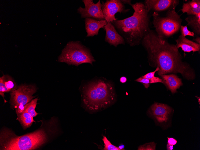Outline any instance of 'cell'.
<instances>
[{
  "mask_svg": "<svg viewBox=\"0 0 200 150\" xmlns=\"http://www.w3.org/2000/svg\"><path fill=\"white\" fill-rule=\"evenodd\" d=\"M82 1L85 7H80L78 9V12L81 14V18H93L99 20L104 19L100 0L96 3H93L92 0Z\"/></svg>",
  "mask_w": 200,
  "mask_h": 150,
  "instance_id": "9c48e42d",
  "label": "cell"
},
{
  "mask_svg": "<svg viewBox=\"0 0 200 150\" xmlns=\"http://www.w3.org/2000/svg\"><path fill=\"white\" fill-rule=\"evenodd\" d=\"M102 140L104 143V150H120L118 147L112 144L105 136H103Z\"/></svg>",
  "mask_w": 200,
  "mask_h": 150,
  "instance_id": "44dd1931",
  "label": "cell"
},
{
  "mask_svg": "<svg viewBox=\"0 0 200 150\" xmlns=\"http://www.w3.org/2000/svg\"><path fill=\"white\" fill-rule=\"evenodd\" d=\"M38 100L37 98L32 100L30 102L27 104L24 107V109L22 113H27L31 115L33 117L36 116L38 114L35 109L36 107L37 101Z\"/></svg>",
  "mask_w": 200,
  "mask_h": 150,
  "instance_id": "d6986e66",
  "label": "cell"
},
{
  "mask_svg": "<svg viewBox=\"0 0 200 150\" xmlns=\"http://www.w3.org/2000/svg\"><path fill=\"white\" fill-rule=\"evenodd\" d=\"M168 143L174 145H175L177 143V141L175 139L173 138L167 137Z\"/></svg>",
  "mask_w": 200,
  "mask_h": 150,
  "instance_id": "83f0119b",
  "label": "cell"
},
{
  "mask_svg": "<svg viewBox=\"0 0 200 150\" xmlns=\"http://www.w3.org/2000/svg\"><path fill=\"white\" fill-rule=\"evenodd\" d=\"M131 6L134 10L132 16L112 23L125 42L133 46L140 43L150 29V16L143 3L136 2Z\"/></svg>",
  "mask_w": 200,
  "mask_h": 150,
  "instance_id": "7a4b0ae2",
  "label": "cell"
},
{
  "mask_svg": "<svg viewBox=\"0 0 200 150\" xmlns=\"http://www.w3.org/2000/svg\"><path fill=\"white\" fill-rule=\"evenodd\" d=\"M48 136L43 129L21 136L4 130L0 134L1 150H31L36 149L47 141Z\"/></svg>",
  "mask_w": 200,
  "mask_h": 150,
  "instance_id": "277c9868",
  "label": "cell"
},
{
  "mask_svg": "<svg viewBox=\"0 0 200 150\" xmlns=\"http://www.w3.org/2000/svg\"><path fill=\"white\" fill-rule=\"evenodd\" d=\"M179 2L178 0H146L144 4L149 12L152 10L158 13L175 9Z\"/></svg>",
  "mask_w": 200,
  "mask_h": 150,
  "instance_id": "30bf717a",
  "label": "cell"
},
{
  "mask_svg": "<svg viewBox=\"0 0 200 150\" xmlns=\"http://www.w3.org/2000/svg\"><path fill=\"white\" fill-rule=\"evenodd\" d=\"M1 77L6 87L9 91L15 88L14 81L8 75H3Z\"/></svg>",
  "mask_w": 200,
  "mask_h": 150,
  "instance_id": "ffe728a7",
  "label": "cell"
},
{
  "mask_svg": "<svg viewBox=\"0 0 200 150\" xmlns=\"http://www.w3.org/2000/svg\"><path fill=\"white\" fill-rule=\"evenodd\" d=\"M135 81L139 82L143 84L145 88H148L150 84V81L149 79L143 78V77H140L135 80Z\"/></svg>",
  "mask_w": 200,
  "mask_h": 150,
  "instance_id": "cb8c5ba5",
  "label": "cell"
},
{
  "mask_svg": "<svg viewBox=\"0 0 200 150\" xmlns=\"http://www.w3.org/2000/svg\"><path fill=\"white\" fill-rule=\"evenodd\" d=\"M159 70L158 67H157L155 70L153 72L148 73L145 75L142 76L143 78L150 79L154 76V74L156 72L158 71Z\"/></svg>",
  "mask_w": 200,
  "mask_h": 150,
  "instance_id": "d4e9b609",
  "label": "cell"
},
{
  "mask_svg": "<svg viewBox=\"0 0 200 150\" xmlns=\"http://www.w3.org/2000/svg\"><path fill=\"white\" fill-rule=\"evenodd\" d=\"M188 25L198 36L200 34V13L197 15H189L185 18Z\"/></svg>",
  "mask_w": 200,
  "mask_h": 150,
  "instance_id": "e0dca14e",
  "label": "cell"
},
{
  "mask_svg": "<svg viewBox=\"0 0 200 150\" xmlns=\"http://www.w3.org/2000/svg\"><path fill=\"white\" fill-rule=\"evenodd\" d=\"M167 149L168 150H172L173 149V145L168 143L166 146Z\"/></svg>",
  "mask_w": 200,
  "mask_h": 150,
  "instance_id": "4dcf8cb0",
  "label": "cell"
},
{
  "mask_svg": "<svg viewBox=\"0 0 200 150\" xmlns=\"http://www.w3.org/2000/svg\"><path fill=\"white\" fill-rule=\"evenodd\" d=\"M176 44L175 45L178 49L181 48L184 52H200V44L190 40L185 37L180 35L178 38L175 40Z\"/></svg>",
  "mask_w": 200,
  "mask_h": 150,
  "instance_id": "5bb4252c",
  "label": "cell"
},
{
  "mask_svg": "<svg viewBox=\"0 0 200 150\" xmlns=\"http://www.w3.org/2000/svg\"><path fill=\"white\" fill-rule=\"evenodd\" d=\"M125 146L123 145H121L119 146L118 148L120 149V150H125L124 149Z\"/></svg>",
  "mask_w": 200,
  "mask_h": 150,
  "instance_id": "d6a6232c",
  "label": "cell"
},
{
  "mask_svg": "<svg viewBox=\"0 0 200 150\" xmlns=\"http://www.w3.org/2000/svg\"><path fill=\"white\" fill-rule=\"evenodd\" d=\"M85 23L87 37H89L98 35L99 29L104 27L107 22L104 19L98 20L87 18L85 19Z\"/></svg>",
  "mask_w": 200,
  "mask_h": 150,
  "instance_id": "4fadbf2b",
  "label": "cell"
},
{
  "mask_svg": "<svg viewBox=\"0 0 200 150\" xmlns=\"http://www.w3.org/2000/svg\"><path fill=\"white\" fill-rule=\"evenodd\" d=\"M18 119L25 128L31 126L33 122H35L33 117L27 113H23L18 115Z\"/></svg>",
  "mask_w": 200,
  "mask_h": 150,
  "instance_id": "ac0fdd59",
  "label": "cell"
},
{
  "mask_svg": "<svg viewBox=\"0 0 200 150\" xmlns=\"http://www.w3.org/2000/svg\"><path fill=\"white\" fill-rule=\"evenodd\" d=\"M104 27L106 31L105 40L106 42L116 47L119 44H125L124 39L118 32L111 22H107Z\"/></svg>",
  "mask_w": 200,
  "mask_h": 150,
  "instance_id": "8fae6325",
  "label": "cell"
},
{
  "mask_svg": "<svg viewBox=\"0 0 200 150\" xmlns=\"http://www.w3.org/2000/svg\"><path fill=\"white\" fill-rule=\"evenodd\" d=\"M160 76L163 83L173 93L176 92V90L183 85L181 79L174 74L163 75Z\"/></svg>",
  "mask_w": 200,
  "mask_h": 150,
  "instance_id": "9a60e30c",
  "label": "cell"
},
{
  "mask_svg": "<svg viewBox=\"0 0 200 150\" xmlns=\"http://www.w3.org/2000/svg\"><path fill=\"white\" fill-rule=\"evenodd\" d=\"M101 8L104 19L107 22H112L117 20L115 16L116 13H124L129 10L125 9L124 4L120 0H109L104 3L102 2Z\"/></svg>",
  "mask_w": 200,
  "mask_h": 150,
  "instance_id": "ba28073f",
  "label": "cell"
},
{
  "mask_svg": "<svg viewBox=\"0 0 200 150\" xmlns=\"http://www.w3.org/2000/svg\"><path fill=\"white\" fill-rule=\"evenodd\" d=\"M181 15L176 12L175 9L168 10L165 16H161L158 12H154L152 22L158 36L165 39L178 32L182 21Z\"/></svg>",
  "mask_w": 200,
  "mask_h": 150,
  "instance_id": "5b68a950",
  "label": "cell"
},
{
  "mask_svg": "<svg viewBox=\"0 0 200 150\" xmlns=\"http://www.w3.org/2000/svg\"><path fill=\"white\" fill-rule=\"evenodd\" d=\"M36 90L34 86L21 85L11 90L10 103L16 108L17 115L23 113L25 106L34 97L32 95Z\"/></svg>",
  "mask_w": 200,
  "mask_h": 150,
  "instance_id": "52a82bcc",
  "label": "cell"
},
{
  "mask_svg": "<svg viewBox=\"0 0 200 150\" xmlns=\"http://www.w3.org/2000/svg\"><path fill=\"white\" fill-rule=\"evenodd\" d=\"M149 79L150 81V84L156 83H163L162 79L158 77L154 76Z\"/></svg>",
  "mask_w": 200,
  "mask_h": 150,
  "instance_id": "4316f807",
  "label": "cell"
},
{
  "mask_svg": "<svg viewBox=\"0 0 200 150\" xmlns=\"http://www.w3.org/2000/svg\"><path fill=\"white\" fill-rule=\"evenodd\" d=\"M193 40L196 42L198 44H200V38L199 37H198L195 39H193Z\"/></svg>",
  "mask_w": 200,
  "mask_h": 150,
  "instance_id": "1f68e13d",
  "label": "cell"
},
{
  "mask_svg": "<svg viewBox=\"0 0 200 150\" xmlns=\"http://www.w3.org/2000/svg\"><path fill=\"white\" fill-rule=\"evenodd\" d=\"M112 84L99 80L91 82L83 89V102L86 108L92 112L105 109L115 101Z\"/></svg>",
  "mask_w": 200,
  "mask_h": 150,
  "instance_id": "3957f363",
  "label": "cell"
},
{
  "mask_svg": "<svg viewBox=\"0 0 200 150\" xmlns=\"http://www.w3.org/2000/svg\"><path fill=\"white\" fill-rule=\"evenodd\" d=\"M141 42L147 51L149 65L159 67L158 74L160 75L179 73L188 80L194 78L193 71L188 64L182 61L175 45L160 37L150 29Z\"/></svg>",
  "mask_w": 200,
  "mask_h": 150,
  "instance_id": "6da1fadb",
  "label": "cell"
},
{
  "mask_svg": "<svg viewBox=\"0 0 200 150\" xmlns=\"http://www.w3.org/2000/svg\"><path fill=\"white\" fill-rule=\"evenodd\" d=\"M58 61L78 66L83 63L92 64L95 60L89 50L78 42H68L59 56Z\"/></svg>",
  "mask_w": 200,
  "mask_h": 150,
  "instance_id": "8992f818",
  "label": "cell"
},
{
  "mask_svg": "<svg viewBox=\"0 0 200 150\" xmlns=\"http://www.w3.org/2000/svg\"><path fill=\"white\" fill-rule=\"evenodd\" d=\"M8 90L6 87L2 77L0 78V94L3 97L4 96V93L9 92Z\"/></svg>",
  "mask_w": 200,
  "mask_h": 150,
  "instance_id": "603a6c76",
  "label": "cell"
},
{
  "mask_svg": "<svg viewBox=\"0 0 200 150\" xmlns=\"http://www.w3.org/2000/svg\"><path fill=\"white\" fill-rule=\"evenodd\" d=\"M154 143H147V144H145L146 146H142L141 147H140L138 150H153V149L150 146L155 147V145L153 144Z\"/></svg>",
  "mask_w": 200,
  "mask_h": 150,
  "instance_id": "484cf974",
  "label": "cell"
},
{
  "mask_svg": "<svg viewBox=\"0 0 200 150\" xmlns=\"http://www.w3.org/2000/svg\"><path fill=\"white\" fill-rule=\"evenodd\" d=\"M127 81V78L126 77L123 76L121 77L120 79V81L122 83H125Z\"/></svg>",
  "mask_w": 200,
  "mask_h": 150,
  "instance_id": "f546056e",
  "label": "cell"
},
{
  "mask_svg": "<svg viewBox=\"0 0 200 150\" xmlns=\"http://www.w3.org/2000/svg\"><path fill=\"white\" fill-rule=\"evenodd\" d=\"M121 1L123 4H127L131 5V0H121Z\"/></svg>",
  "mask_w": 200,
  "mask_h": 150,
  "instance_id": "f1b7e54d",
  "label": "cell"
},
{
  "mask_svg": "<svg viewBox=\"0 0 200 150\" xmlns=\"http://www.w3.org/2000/svg\"><path fill=\"white\" fill-rule=\"evenodd\" d=\"M181 10L183 13H186L188 16L198 15L200 13V1L192 0L184 3Z\"/></svg>",
  "mask_w": 200,
  "mask_h": 150,
  "instance_id": "2e32d148",
  "label": "cell"
},
{
  "mask_svg": "<svg viewBox=\"0 0 200 150\" xmlns=\"http://www.w3.org/2000/svg\"><path fill=\"white\" fill-rule=\"evenodd\" d=\"M151 111L158 122H162L167 120L171 109L166 104L155 103L151 106Z\"/></svg>",
  "mask_w": 200,
  "mask_h": 150,
  "instance_id": "7c38bea8",
  "label": "cell"
},
{
  "mask_svg": "<svg viewBox=\"0 0 200 150\" xmlns=\"http://www.w3.org/2000/svg\"><path fill=\"white\" fill-rule=\"evenodd\" d=\"M180 30L181 36L185 37L186 36H190L194 37V33L193 31H191L188 30L187 25L185 26L181 25Z\"/></svg>",
  "mask_w": 200,
  "mask_h": 150,
  "instance_id": "7402d4cb",
  "label": "cell"
}]
</instances>
